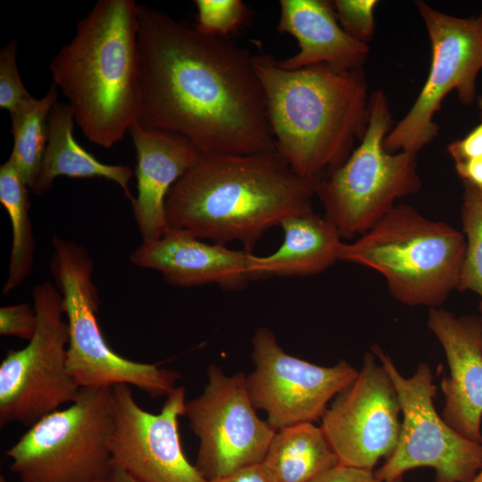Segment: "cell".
I'll return each instance as SVG.
<instances>
[{
	"instance_id": "1",
	"label": "cell",
	"mask_w": 482,
	"mask_h": 482,
	"mask_svg": "<svg viewBox=\"0 0 482 482\" xmlns=\"http://www.w3.org/2000/svg\"><path fill=\"white\" fill-rule=\"evenodd\" d=\"M137 123L178 133L198 153L277 152L250 51L138 4Z\"/></svg>"
},
{
	"instance_id": "2",
	"label": "cell",
	"mask_w": 482,
	"mask_h": 482,
	"mask_svg": "<svg viewBox=\"0 0 482 482\" xmlns=\"http://www.w3.org/2000/svg\"><path fill=\"white\" fill-rule=\"evenodd\" d=\"M318 182L295 173L278 152L199 153L168 194V223L252 253L268 229L312 210Z\"/></svg>"
},
{
	"instance_id": "3",
	"label": "cell",
	"mask_w": 482,
	"mask_h": 482,
	"mask_svg": "<svg viewBox=\"0 0 482 482\" xmlns=\"http://www.w3.org/2000/svg\"><path fill=\"white\" fill-rule=\"evenodd\" d=\"M277 152L299 176L320 180L342 165L362 138L369 120L363 68L326 63L281 68L254 54Z\"/></svg>"
},
{
	"instance_id": "4",
	"label": "cell",
	"mask_w": 482,
	"mask_h": 482,
	"mask_svg": "<svg viewBox=\"0 0 482 482\" xmlns=\"http://www.w3.org/2000/svg\"><path fill=\"white\" fill-rule=\"evenodd\" d=\"M138 4L100 0L50 62L54 85L92 143L111 148L137 123Z\"/></svg>"
},
{
	"instance_id": "5",
	"label": "cell",
	"mask_w": 482,
	"mask_h": 482,
	"mask_svg": "<svg viewBox=\"0 0 482 482\" xmlns=\"http://www.w3.org/2000/svg\"><path fill=\"white\" fill-rule=\"evenodd\" d=\"M465 249L461 232L400 204L357 240L344 242L339 261L378 272L398 302L431 309L457 290Z\"/></svg>"
},
{
	"instance_id": "6",
	"label": "cell",
	"mask_w": 482,
	"mask_h": 482,
	"mask_svg": "<svg viewBox=\"0 0 482 482\" xmlns=\"http://www.w3.org/2000/svg\"><path fill=\"white\" fill-rule=\"evenodd\" d=\"M50 271L62 296L68 325L67 366L80 388L133 386L150 397L167 396L176 387L178 372L159 364L130 361L106 342L98 324L99 297L93 280V261L75 241L54 235Z\"/></svg>"
},
{
	"instance_id": "7",
	"label": "cell",
	"mask_w": 482,
	"mask_h": 482,
	"mask_svg": "<svg viewBox=\"0 0 482 482\" xmlns=\"http://www.w3.org/2000/svg\"><path fill=\"white\" fill-rule=\"evenodd\" d=\"M392 127L387 98L377 89L370 96L368 125L359 145L342 165L318 182L316 196L342 238L363 235L397 200L421 188L417 154H392L385 148Z\"/></svg>"
},
{
	"instance_id": "8",
	"label": "cell",
	"mask_w": 482,
	"mask_h": 482,
	"mask_svg": "<svg viewBox=\"0 0 482 482\" xmlns=\"http://www.w3.org/2000/svg\"><path fill=\"white\" fill-rule=\"evenodd\" d=\"M112 388H81L6 451L10 470L21 482H96L112 464Z\"/></svg>"
},
{
	"instance_id": "9",
	"label": "cell",
	"mask_w": 482,
	"mask_h": 482,
	"mask_svg": "<svg viewBox=\"0 0 482 482\" xmlns=\"http://www.w3.org/2000/svg\"><path fill=\"white\" fill-rule=\"evenodd\" d=\"M37 327L21 349H9L0 364V426L27 428L70 404L80 387L67 366L69 332L62 296L51 282L32 289Z\"/></svg>"
},
{
	"instance_id": "10",
	"label": "cell",
	"mask_w": 482,
	"mask_h": 482,
	"mask_svg": "<svg viewBox=\"0 0 482 482\" xmlns=\"http://www.w3.org/2000/svg\"><path fill=\"white\" fill-rule=\"evenodd\" d=\"M371 352L395 387L402 415L397 445L374 471L376 478L389 482L428 467L435 471L434 482H470L482 468V443L461 436L436 411L429 365L420 362L414 374L404 377L379 345H374Z\"/></svg>"
},
{
	"instance_id": "11",
	"label": "cell",
	"mask_w": 482,
	"mask_h": 482,
	"mask_svg": "<svg viewBox=\"0 0 482 482\" xmlns=\"http://www.w3.org/2000/svg\"><path fill=\"white\" fill-rule=\"evenodd\" d=\"M417 7L430 40V68L411 107L385 138V148L392 154H418L436 137L434 117L451 91H457L462 104H472L482 69V15L454 17L423 1Z\"/></svg>"
},
{
	"instance_id": "12",
	"label": "cell",
	"mask_w": 482,
	"mask_h": 482,
	"mask_svg": "<svg viewBox=\"0 0 482 482\" xmlns=\"http://www.w3.org/2000/svg\"><path fill=\"white\" fill-rule=\"evenodd\" d=\"M203 392L187 401L185 416L199 440L195 466L207 481L261 464L275 430L256 413L245 375H226L215 364L206 370Z\"/></svg>"
},
{
	"instance_id": "13",
	"label": "cell",
	"mask_w": 482,
	"mask_h": 482,
	"mask_svg": "<svg viewBox=\"0 0 482 482\" xmlns=\"http://www.w3.org/2000/svg\"><path fill=\"white\" fill-rule=\"evenodd\" d=\"M253 370L245 384L256 410L278 430L320 420L328 403L347 388L359 370L345 360L321 366L287 353L275 334L260 328L252 340Z\"/></svg>"
},
{
	"instance_id": "14",
	"label": "cell",
	"mask_w": 482,
	"mask_h": 482,
	"mask_svg": "<svg viewBox=\"0 0 482 482\" xmlns=\"http://www.w3.org/2000/svg\"><path fill=\"white\" fill-rule=\"evenodd\" d=\"M375 354L366 353L354 381L337 395L320 428L342 465L373 471L394 452L401 428L395 387Z\"/></svg>"
},
{
	"instance_id": "15",
	"label": "cell",
	"mask_w": 482,
	"mask_h": 482,
	"mask_svg": "<svg viewBox=\"0 0 482 482\" xmlns=\"http://www.w3.org/2000/svg\"><path fill=\"white\" fill-rule=\"evenodd\" d=\"M112 462L138 482H207L181 446L179 419L185 416L186 390L177 386L157 413L144 410L131 386L112 387Z\"/></svg>"
},
{
	"instance_id": "16",
	"label": "cell",
	"mask_w": 482,
	"mask_h": 482,
	"mask_svg": "<svg viewBox=\"0 0 482 482\" xmlns=\"http://www.w3.org/2000/svg\"><path fill=\"white\" fill-rule=\"evenodd\" d=\"M428 327L443 347L449 376L441 381L443 419L461 436L482 443V323L479 317L429 309Z\"/></svg>"
},
{
	"instance_id": "17",
	"label": "cell",
	"mask_w": 482,
	"mask_h": 482,
	"mask_svg": "<svg viewBox=\"0 0 482 482\" xmlns=\"http://www.w3.org/2000/svg\"><path fill=\"white\" fill-rule=\"evenodd\" d=\"M253 253L209 244L180 229H170L162 237L142 243L130 253L132 264L154 270L170 285L192 287L215 284L225 290H239L255 277Z\"/></svg>"
},
{
	"instance_id": "18",
	"label": "cell",
	"mask_w": 482,
	"mask_h": 482,
	"mask_svg": "<svg viewBox=\"0 0 482 482\" xmlns=\"http://www.w3.org/2000/svg\"><path fill=\"white\" fill-rule=\"evenodd\" d=\"M137 152V195L131 201L142 241L170 230L166 200L174 184L198 155L185 137L168 130L132 125L129 131Z\"/></svg>"
},
{
	"instance_id": "19",
	"label": "cell",
	"mask_w": 482,
	"mask_h": 482,
	"mask_svg": "<svg viewBox=\"0 0 482 482\" xmlns=\"http://www.w3.org/2000/svg\"><path fill=\"white\" fill-rule=\"evenodd\" d=\"M277 29L292 35L298 43L295 54L278 61L286 70L326 63L338 70L363 68L368 44L360 42L341 27L332 1L280 0Z\"/></svg>"
},
{
	"instance_id": "20",
	"label": "cell",
	"mask_w": 482,
	"mask_h": 482,
	"mask_svg": "<svg viewBox=\"0 0 482 482\" xmlns=\"http://www.w3.org/2000/svg\"><path fill=\"white\" fill-rule=\"evenodd\" d=\"M282 245L274 253L253 255L255 279L319 274L339 260L342 237L325 216L309 211L285 218L279 224Z\"/></svg>"
},
{
	"instance_id": "21",
	"label": "cell",
	"mask_w": 482,
	"mask_h": 482,
	"mask_svg": "<svg viewBox=\"0 0 482 482\" xmlns=\"http://www.w3.org/2000/svg\"><path fill=\"white\" fill-rule=\"evenodd\" d=\"M74 114L68 104L56 103L48 116V138L42 163L31 191L47 192L58 177L75 179L101 178L115 182L126 198L133 200L129 191L132 170L126 165L100 162L86 151L73 137Z\"/></svg>"
},
{
	"instance_id": "22",
	"label": "cell",
	"mask_w": 482,
	"mask_h": 482,
	"mask_svg": "<svg viewBox=\"0 0 482 482\" xmlns=\"http://www.w3.org/2000/svg\"><path fill=\"white\" fill-rule=\"evenodd\" d=\"M337 464L320 426L305 422L277 430L260 465L269 482H311Z\"/></svg>"
},
{
	"instance_id": "23",
	"label": "cell",
	"mask_w": 482,
	"mask_h": 482,
	"mask_svg": "<svg viewBox=\"0 0 482 482\" xmlns=\"http://www.w3.org/2000/svg\"><path fill=\"white\" fill-rule=\"evenodd\" d=\"M29 187L7 160L0 167V203L12 227V246L8 273L2 292L7 295L19 287L33 270L35 238L29 218Z\"/></svg>"
},
{
	"instance_id": "24",
	"label": "cell",
	"mask_w": 482,
	"mask_h": 482,
	"mask_svg": "<svg viewBox=\"0 0 482 482\" xmlns=\"http://www.w3.org/2000/svg\"><path fill=\"white\" fill-rule=\"evenodd\" d=\"M57 96V87L53 84L43 97L32 96L10 113L13 147L8 160L30 190L42 163L48 138V116Z\"/></svg>"
},
{
	"instance_id": "25",
	"label": "cell",
	"mask_w": 482,
	"mask_h": 482,
	"mask_svg": "<svg viewBox=\"0 0 482 482\" xmlns=\"http://www.w3.org/2000/svg\"><path fill=\"white\" fill-rule=\"evenodd\" d=\"M461 222L466 249L457 290L482 298V191L463 183Z\"/></svg>"
},
{
	"instance_id": "26",
	"label": "cell",
	"mask_w": 482,
	"mask_h": 482,
	"mask_svg": "<svg viewBox=\"0 0 482 482\" xmlns=\"http://www.w3.org/2000/svg\"><path fill=\"white\" fill-rule=\"evenodd\" d=\"M194 3L197 11L195 26L205 35L229 37L249 18V9L241 0H195Z\"/></svg>"
},
{
	"instance_id": "27",
	"label": "cell",
	"mask_w": 482,
	"mask_h": 482,
	"mask_svg": "<svg viewBox=\"0 0 482 482\" xmlns=\"http://www.w3.org/2000/svg\"><path fill=\"white\" fill-rule=\"evenodd\" d=\"M332 4L345 31L354 39L368 44L375 32L376 0H335Z\"/></svg>"
},
{
	"instance_id": "28",
	"label": "cell",
	"mask_w": 482,
	"mask_h": 482,
	"mask_svg": "<svg viewBox=\"0 0 482 482\" xmlns=\"http://www.w3.org/2000/svg\"><path fill=\"white\" fill-rule=\"evenodd\" d=\"M18 43L10 41L0 51V107L11 113L32 96L24 87L17 65Z\"/></svg>"
},
{
	"instance_id": "29",
	"label": "cell",
	"mask_w": 482,
	"mask_h": 482,
	"mask_svg": "<svg viewBox=\"0 0 482 482\" xmlns=\"http://www.w3.org/2000/svg\"><path fill=\"white\" fill-rule=\"evenodd\" d=\"M37 327L34 305L28 303L0 308V334L29 341Z\"/></svg>"
},
{
	"instance_id": "30",
	"label": "cell",
	"mask_w": 482,
	"mask_h": 482,
	"mask_svg": "<svg viewBox=\"0 0 482 482\" xmlns=\"http://www.w3.org/2000/svg\"><path fill=\"white\" fill-rule=\"evenodd\" d=\"M447 149L454 162L482 156V121L465 137L450 143Z\"/></svg>"
},
{
	"instance_id": "31",
	"label": "cell",
	"mask_w": 482,
	"mask_h": 482,
	"mask_svg": "<svg viewBox=\"0 0 482 482\" xmlns=\"http://www.w3.org/2000/svg\"><path fill=\"white\" fill-rule=\"evenodd\" d=\"M311 482H381L374 471L342 464L323 472Z\"/></svg>"
},
{
	"instance_id": "32",
	"label": "cell",
	"mask_w": 482,
	"mask_h": 482,
	"mask_svg": "<svg viewBox=\"0 0 482 482\" xmlns=\"http://www.w3.org/2000/svg\"><path fill=\"white\" fill-rule=\"evenodd\" d=\"M455 170L463 183L482 191V156L455 162Z\"/></svg>"
},
{
	"instance_id": "33",
	"label": "cell",
	"mask_w": 482,
	"mask_h": 482,
	"mask_svg": "<svg viewBox=\"0 0 482 482\" xmlns=\"http://www.w3.org/2000/svg\"><path fill=\"white\" fill-rule=\"evenodd\" d=\"M207 482H269L260 464L243 468L226 477Z\"/></svg>"
},
{
	"instance_id": "34",
	"label": "cell",
	"mask_w": 482,
	"mask_h": 482,
	"mask_svg": "<svg viewBox=\"0 0 482 482\" xmlns=\"http://www.w3.org/2000/svg\"><path fill=\"white\" fill-rule=\"evenodd\" d=\"M96 482H138L125 470L112 462L110 470L104 476Z\"/></svg>"
},
{
	"instance_id": "35",
	"label": "cell",
	"mask_w": 482,
	"mask_h": 482,
	"mask_svg": "<svg viewBox=\"0 0 482 482\" xmlns=\"http://www.w3.org/2000/svg\"><path fill=\"white\" fill-rule=\"evenodd\" d=\"M470 482H482V468Z\"/></svg>"
},
{
	"instance_id": "36",
	"label": "cell",
	"mask_w": 482,
	"mask_h": 482,
	"mask_svg": "<svg viewBox=\"0 0 482 482\" xmlns=\"http://www.w3.org/2000/svg\"><path fill=\"white\" fill-rule=\"evenodd\" d=\"M478 108L482 111V96L478 99Z\"/></svg>"
},
{
	"instance_id": "37",
	"label": "cell",
	"mask_w": 482,
	"mask_h": 482,
	"mask_svg": "<svg viewBox=\"0 0 482 482\" xmlns=\"http://www.w3.org/2000/svg\"><path fill=\"white\" fill-rule=\"evenodd\" d=\"M478 310H479V313H480L479 319H480L481 323H482V302L479 303Z\"/></svg>"
},
{
	"instance_id": "38",
	"label": "cell",
	"mask_w": 482,
	"mask_h": 482,
	"mask_svg": "<svg viewBox=\"0 0 482 482\" xmlns=\"http://www.w3.org/2000/svg\"><path fill=\"white\" fill-rule=\"evenodd\" d=\"M389 482H403V477H401V478H396V479H394V480H392V481H389Z\"/></svg>"
},
{
	"instance_id": "39",
	"label": "cell",
	"mask_w": 482,
	"mask_h": 482,
	"mask_svg": "<svg viewBox=\"0 0 482 482\" xmlns=\"http://www.w3.org/2000/svg\"><path fill=\"white\" fill-rule=\"evenodd\" d=\"M1 482H5V479L4 477H1Z\"/></svg>"
}]
</instances>
